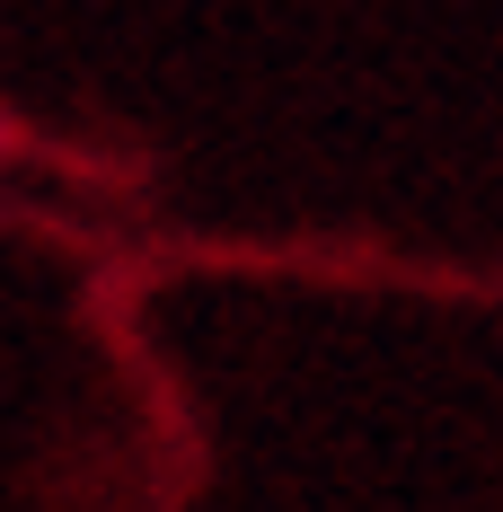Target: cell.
Segmentation results:
<instances>
[{
    "instance_id": "1",
    "label": "cell",
    "mask_w": 503,
    "mask_h": 512,
    "mask_svg": "<svg viewBox=\"0 0 503 512\" xmlns=\"http://www.w3.org/2000/svg\"><path fill=\"white\" fill-rule=\"evenodd\" d=\"M0 159H9V124H0Z\"/></svg>"
}]
</instances>
